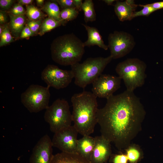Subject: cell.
<instances>
[{
    "mask_svg": "<svg viewBox=\"0 0 163 163\" xmlns=\"http://www.w3.org/2000/svg\"><path fill=\"white\" fill-rule=\"evenodd\" d=\"M108 45L113 59L124 57L133 50L135 45L133 36L123 31H115L108 35Z\"/></svg>",
    "mask_w": 163,
    "mask_h": 163,
    "instance_id": "cell-8",
    "label": "cell"
},
{
    "mask_svg": "<svg viewBox=\"0 0 163 163\" xmlns=\"http://www.w3.org/2000/svg\"><path fill=\"white\" fill-rule=\"evenodd\" d=\"M49 88L48 86L31 85L21 94V103L31 113H37L46 109L49 106Z\"/></svg>",
    "mask_w": 163,
    "mask_h": 163,
    "instance_id": "cell-7",
    "label": "cell"
},
{
    "mask_svg": "<svg viewBox=\"0 0 163 163\" xmlns=\"http://www.w3.org/2000/svg\"><path fill=\"white\" fill-rule=\"evenodd\" d=\"M149 5L156 11L163 8V1L149 4Z\"/></svg>",
    "mask_w": 163,
    "mask_h": 163,
    "instance_id": "cell-33",
    "label": "cell"
},
{
    "mask_svg": "<svg viewBox=\"0 0 163 163\" xmlns=\"http://www.w3.org/2000/svg\"><path fill=\"white\" fill-rule=\"evenodd\" d=\"M4 28V27L2 26L1 25L0 26V35L2 34L3 29Z\"/></svg>",
    "mask_w": 163,
    "mask_h": 163,
    "instance_id": "cell-39",
    "label": "cell"
},
{
    "mask_svg": "<svg viewBox=\"0 0 163 163\" xmlns=\"http://www.w3.org/2000/svg\"><path fill=\"white\" fill-rule=\"evenodd\" d=\"M146 67L145 63L140 59L128 58L118 63L115 71L118 76L123 80L126 90L133 91L144 85Z\"/></svg>",
    "mask_w": 163,
    "mask_h": 163,
    "instance_id": "cell-5",
    "label": "cell"
},
{
    "mask_svg": "<svg viewBox=\"0 0 163 163\" xmlns=\"http://www.w3.org/2000/svg\"><path fill=\"white\" fill-rule=\"evenodd\" d=\"M139 150L134 146H129L126 151V156L130 162H134L139 159L140 153Z\"/></svg>",
    "mask_w": 163,
    "mask_h": 163,
    "instance_id": "cell-25",
    "label": "cell"
},
{
    "mask_svg": "<svg viewBox=\"0 0 163 163\" xmlns=\"http://www.w3.org/2000/svg\"><path fill=\"white\" fill-rule=\"evenodd\" d=\"M79 14L78 11L74 8L63 9L60 12V16L64 21H71L74 20Z\"/></svg>",
    "mask_w": 163,
    "mask_h": 163,
    "instance_id": "cell-22",
    "label": "cell"
},
{
    "mask_svg": "<svg viewBox=\"0 0 163 163\" xmlns=\"http://www.w3.org/2000/svg\"><path fill=\"white\" fill-rule=\"evenodd\" d=\"M137 6L134 0H117L114 6V11L120 21H130L134 18L133 14Z\"/></svg>",
    "mask_w": 163,
    "mask_h": 163,
    "instance_id": "cell-14",
    "label": "cell"
},
{
    "mask_svg": "<svg viewBox=\"0 0 163 163\" xmlns=\"http://www.w3.org/2000/svg\"><path fill=\"white\" fill-rule=\"evenodd\" d=\"M78 133L73 125L59 130L54 133L52 140L53 146L62 152L77 154L76 148Z\"/></svg>",
    "mask_w": 163,
    "mask_h": 163,
    "instance_id": "cell-10",
    "label": "cell"
},
{
    "mask_svg": "<svg viewBox=\"0 0 163 163\" xmlns=\"http://www.w3.org/2000/svg\"><path fill=\"white\" fill-rule=\"evenodd\" d=\"M26 14L28 18L32 21L40 20L43 15L41 11L33 5H27Z\"/></svg>",
    "mask_w": 163,
    "mask_h": 163,
    "instance_id": "cell-23",
    "label": "cell"
},
{
    "mask_svg": "<svg viewBox=\"0 0 163 163\" xmlns=\"http://www.w3.org/2000/svg\"><path fill=\"white\" fill-rule=\"evenodd\" d=\"M82 9L84 12V19L86 23L96 20V14L92 0H85L82 3Z\"/></svg>",
    "mask_w": 163,
    "mask_h": 163,
    "instance_id": "cell-20",
    "label": "cell"
},
{
    "mask_svg": "<svg viewBox=\"0 0 163 163\" xmlns=\"http://www.w3.org/2000/svg\"><path fill=\"white\" fill-rule=\"evenodd\" d=\"M73 4L75 8L78 11L82 10V6L83 3L82 0H73Z\"/></svg>",
    "mask_w": 163,
    "mask_h": 163,
    "instance_id": "cell-35",
    "label": "cell"
},
{
    "mask_svg": "<svg viewBox=\"0 0 163 163\" xmlns=\"http://www.w3.org/2000/svg\"><path fill=\"white\" fill-rule=\"evenodd\" d=\"M46 2L43 6L42 10L49 17L57 21L65 22L61 18V11L57 3L54 1Z\"/></svg>",
    "mask_w": 163,
    "mask_h": 163,
    "instance_id": "cell-19",
    "label": "cell"
},
{
    "mask_svg": "<svg viewBox=\"0 0 163 163\" xmlns=\"http://www.w3.org/2000/svg\"><path fill=\"white\" fill-rule=\"evenodd\" d=\"M41 78L49 87L59 89L71 83L74 76L71 70H64L53 65H48L42 71Z\"/></svg>",
    "mask_w": 163,
    "mask_h": 163,
    "instance_id": "cell-9",
    "label": "cell"
},
{
    "mask_svg": "<svg viewBox=\"0 0 163 163\" xmlns=\"http://www.w3.org/2000/svg\"><path fill=\"white\" fill-rule=\"evenodd\" d=\"M128 160L126 155L124 154L118 155L114 157L113 163H127Z\"/></svg>",
    "mask_w": 163,
    "mask_h": 163,
    "instance_id": "cell-31",
    "label": "cell"
},
{
    "mask_svg": "<svg viewBox=\"0 0 163 163\" xmlns=\"http://www.w3.org/2000/svg\"><path fill=\"white\" fill-rule=\"evenodd\" d=\"M97 98L92 92L87 91L75 94L71 97L73 126L83 136L92 133L97 123Z\"/></svg>",
    "mask_w": 163,
    "mask_h": 163,
    "instance_id": "cell-2",
    "label": "cell"
},
{
    "mask_svg": "<svg viewBox=\"0 0 163 163\" xmlns=\"http://www.w3.org/2000/svg\"><path fill=\"white\" fill-rule=\"evenodd\" d=\"M107 100L97 113L101 135L119 149L128 147L141 130L146 114L144 107L133 91L127 90Z\"/></svg>",
    "mask_w": 163,
    "mask_h": 163,
    "instance_id": "cell-1",
    "label": "cell"
},
{
    "mask_svg": "<svg viewBox=\"0 0 163 163\" xmlns=\"http://www.w3.org/2000/svg\"><path fill=\"white\" fill-rule=\"evenodd\" d=\"M32 0H18V4L22 5H30L33 2Z\"/></svg>",
    "mask_w": 163,
    "mask_h": 163,
    "instance_id": "cell-36",
    "label": "cell"
},
{
    "mask_svg": "<svg viewBox=\"0 0 163 163\" xmlns=\"http://www.w3.org/2000/svg\"><path fill=\"white\" fill-rule=\"evenodd\" d=\"M42 22L41 19L36 21L30 20L27 22V25L35 34L39 30Z\"/></svg>",
    "mask_w": 163,
    "mask_h": 163,
    "instance_id": "cell-28",
    "label": "cell"
},
{
    "mask_svg": "<svg viewBox=\"0 0 163 163\" xmlns=\"http://www.w3.org/2000/svg\"><path fill=\"white\" fill-rule=\"evenodd\" d=\"M10 21L9 27L12 33L16 37L20 35L24 29L25 21L24 15L15 16L9 14Z\"/></svg>",
    "mask_w": 163,
    "mask_h": 163,
    "instance_id": "cell-18",
    "label": "cell"
},
{
    "mask_svg": "<svg viewBox=\"0 0 163 163\" xmlns=\"http://www.w3.org/2000/svg\"><path fill=\"white\" fill-rule=\"evenodd\" d=\"M65 22L57 21L48 17L45 19L42 22L40 26L39 34L43 35L45 33L60 26Z\"/></svg>",
    "mask_w": 163,
    "mask_h": 163,
    "instance_id": "cell-21",
    "label": "cell"
},
{
    "mask_svg": "<svg viewBox=\"0 0 163 163\" xmlns=\"http://www.w3.org/2000/svg\"><path fill=\"white\" fill-rule=\"evenodd\" d=\"M51 163H91L77 153L62 152L54 155Z\"/></svg>",
    "mask_w": 163,
    "mask_h": 163,
    "instance_id": "cell-17",
    "label": "cell"
},
{
    "mask_svg": "<svg viewBox=\"0 0 163 163\" xmlns=\"http://www.w3.org/2000/svg\"><path fill=\"white\" fill-rule=\"evenodd\" d=\"M95 142V137L90 135L83 136L82 138L77 140V153L91 162Z\"/></svg>",
    "mask_w": 163,
    "mask_h": 163,
    "instance_id": "cell-15",
    "label": "cell"
},
{
    "mask_svg": "<svg viewBox=\"0 0 163 163\" xmlns=\"http://www.w3.org/2000/svg\"><path fill=\"white\" fill-rule=\"evenodd\" d=\"M85 47L84 42L73 33L60 36L51 45L52 59L60 65L71 66L81 60Z\"/></svg>",
    "mask_w": 163,
    "mask_h": 163,
    "instance_id": "cell-3",
    "label": "cell"
},
{
    "mask_svg": "<svg viewBox=\"0 0 163 163\" xmlns=\"http://www.w3.org/2000/svg\"><path fill=\"white\" fill-rule=\"evenodd\" d=\"M0 46H2L14 41L10 31L9 28L5 25L4 27L3 30L0 35Z\"/></svg>",
    "mask_w": 163,
    "mask_h": 163,
    "instance_id": "cell-24",
    "label": "cell"
},
{
    "mask_svg": "<svg viewBox=\"0 0 163 163\" xmlns=\"http://www.w3.org/2000/svg\"><path fill=\"white\" fill-rule=\"evenodd\" d=\"M53 1L59 4L63 9L70 8H75L73 4V0H56Z\"/></svg>",
    "mask_w": 163,
    "mask_h": 163,
    "instance_id": "cell-29",
    "label": "cell"
},
{
    "mask_svg": "<svg viewBox=\"0 0 163 163\" xmlns=\"http://www.w3.org/2000/svg\"><path fill=\"white\" fill-rule=\"evenodd\" d=\"M95 144L91 163H104L111 153L110 142L101 135L94 137Z\"/></svg>",
    "mask_w": 163,
    "mask_h": 163,
    "instance_id": "cell-13",
    "label": "cell"
},
{
    "mask_svg": "<svg viewBox=\"0 0 163 163\" xmlns=\"http://www.w3.org/2000/svg\"><path fill=\"white\" fill-rule=\"evenodd\" d=\"M115 0H104V1L108 5H111L114 1H116Z\"/></svg>",
    "mask_w": 163,
    "mask_h": 163,
    "instance_id": "cell-37",
    "label": "cell"
},
{
    "mask_svg": "<svg viewBox=\"0 0 163 163\" xmlns=\"http://www.w3.org/2000/svg\"><path fill=\"white\" fill-rule=\"evenodd\" d=\"M44 1V0H36V2L38 6H42L43 5Z\"/></svg>",
    "mask_w": 163,
    "mask_h": 163,
    "instance_id": "cell-38",
    "label": "cell"
},
{
    "mask_svg": "<svg viewBox=\"0 0 163 163\" xmlns=\"http://www.w3.org/2000/svg\"><path fill=\"white\" fill-rule=\"evenodd\" d=\"M10 11L11 14L15 16L23 15L25 13L24 8L19 4L14 5Z\"/></svg>",
    "mask_w": 163,
    "mask_h": 163,
    "instance_id": "cell-27",
    "label": "cell"
},
{
    "mask_svg": "<svg viewBox=\"0 0 163 163\" xmlns=\"http://www.w3.org/2000/svg\"><path fill=\"white\" fill-rule=\"evenodd\" d=\"M121 78L118 76L102 74L92 83V93L97 97L107 99L119 89Z\"/></svg>",
    "mask_w": 163,
    "mask_h": 163,
    "instance_id": "cell-11",
    "label": "cell"
},
{
    "mask_svg": "<svg viewBox=\"0 0 163 163\" xmlns=\"http://www.w3.org/2000/svg\"><path fill=\"white\" fill-rule=\"evenodd\" d=\"M44 118L54 133L71 126L72 122L69 103L63 99H57L49 106L46 109Z\"/></svg>",
    "mask_w": 163,
    "mask_h": 163,
    "instance_id": "cell-6",
    "label": "cell"
},
{
    "mask_svg": "<svg viewBox=\"0 0 163 163\" xmlns=\"http://www.w3.org/2000/svg\"><path fill=\"white\" fill-rule=\"evenodd\" d=\"M52 140L47 134L38 140L33 148L30 163H51L53 155Z\"/></svg>",
    "mask_w": 163,
    "mask_h": 163,
    "instance_id": "cell-12",
    "label": "cell"
},
{
    "mask_svg": "<svg viewBox=\"0 0 163 163\" xmlns=\"http://www.w3.org/2000/svg\"><path fill=\"white\" fill-rule=\"evenodd\" d=\"M35 33L32 31L27 25L25 26L22 31L20 37L21 38H25L34 35Z\"/></svg>",
    "mask_w": 163,
    "mask_h": 163,
    "instance_id": "cell-30",
    "label": "cell"
},
{
    "mask_svg": "<svg viewBox=\"0 0 163 163\" xmlns=\"http://www.w3.org/2000/svg\"><path fill=\"white\" fill-rule=\"evenodd\" d=\"M112 59L110 55L106 57H90L82 63L78 62L71 66L75 84L84 89L88 85L92 84L102 74Z\"/></svg>",
    "mask_w": 163,
    "mask_h": 163,
    "instance_id": "cell-4",
    "label": "cell"
},
{
    "mask_svg": "<svg viewBox=\"0 0 163 163\" xmlns=\"http://www.w3.org/2000/svg\"><path fill=\"white\" fill-rule=\"evenodd\" d=\"M82 25L87 31L88 36L87 40L84 42L85 47L97 45L104 50H107L108 45L104 43L102 37L96 28L84 24Z\"/></svg>",
    "mask_w": 163,
    "mask_h": 163,
    "instance_id": "cell-16",
    "label": "cell"
},
{
    "mask_svg": "<svg viewBox=\"0 0 163 163\" xmlns=\"http://www.w3.org/2000/svg\"><path fill=\"white\" fill-rule=\"evenodd\" d=\"M7 17L6 13L2 11H0V24H3L7 21Z\"/></svg>",
    "mask_w": 163,
    "mask_h": 163,
    "instance_id": "cell-34",
    "label": "cell"
},
{
    "mask_svg": "<svg viewBox=\"0 0 163 163\" xmlns=\"http://www.w3.org/2000/svg\"><path fill=\"white\" fill-rule=\"evenodd\" d=\"M139 6L142 7L143 8L141 10L135 11L133 14V18L138 16H148L151 13L156 11L149 4L145 5H139Z\"/></svg>",
    "mask_w": 163,
    "mask_h": 163,
    "instance_id": "cell-26",
    "label": "cell"
},
{
    "mask_svg": "<svg viewBox=\"0 0 163 163\" xmlns=\"http://www.w3.org/2000/svg\"><path fill=\"white\" fill-rule=\"evenodd\" d=\"M14 1L13 0H0V7L3 10H7L12 5Z\"/></svg>",
    "mask_w": 163,
    "mask_h": 163,
    "instance_id": "cell-32",
    "label": "cell"
}]
</instances>
